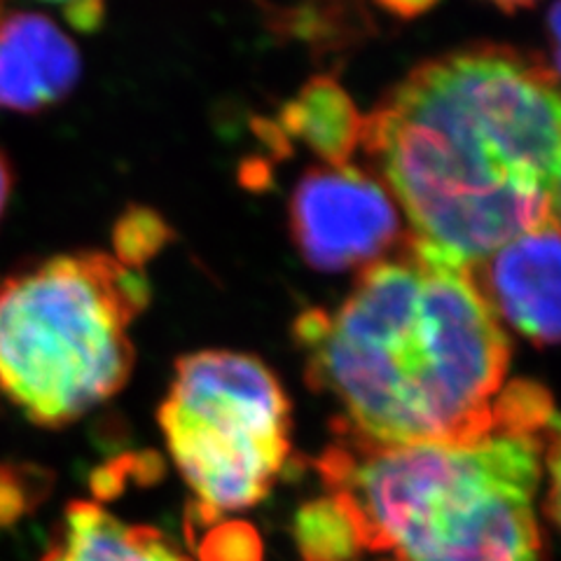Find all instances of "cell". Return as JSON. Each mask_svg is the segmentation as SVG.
I'll return each mask as SVG.
<instances>
[{"label":"cell","instance_id":"cell-1","mask_svg":"<svg viewBox=\"0 0 561 561\" xmlns=\"http://www.w3.org/2000/svg\"><path fill=\"white\" fill-rule=\"evenodd\" d=\"M559 94L546 61L476 45L416 66L365 117L360 148L410 249L472 272L559 222Z\"/></svg>","mask_w":561,"mask_h":561},{"label":"cell","instance_id":"cell-2","mask_svg":"<svg viewBox=\"0 0 561 561\" xmlns=\"http://www.w3.org/2000/svg\"><path fill=\"white\" fill-rule=\"evenodd\" d=\"M307 381L335 402L340 437L383 445H461L494 426L511 342L468 270L416 255L360 270L337 311L295 323Z\"/></svg>","mask_w":561,"mask_h":561},{"label":"cell","instance_id":"cell-3","mask_svg":"<svg viewBox=\"0 0 561 561\" xmlns=\"http://www.w3.org/2000/svg\"><path fill=\"white\" fill-rule=\"evenodd\" d=\"M557 424L494 419L480 440L383 447L340 437L319 461L356 552L386 561H548L557 519Z\"/></svg>","mask_w":561,"mask_h":561},{"label":"cell","instance_id":"cell-4","mask_svg":"<svg viewBox=\"0 0 561 561\" xmlns=\"http://www.w3.org/2000/svg\"><path fill=\"white\" fill-rule=\"evenodd\" d=\"M150 286L115 255L82 251L0 280V400L45 428L73 424L127 383L129 328Z\"/></svg>","mask_w":561,"mask_h":561},{"label":"cell","instance_id":"cell-5","mask_svg":"<svg viewBox=\"0 0 561 561\" xmlns=\"http://www.w3.org/2000/svg\"><path fill=\"white\" fill-rule=\"evenodd\" d=\"M160 424L206 524L265 499L290 454L288 396L265 363L232 351L175 363Z\"/></svg>","mask_w":561,"mask_h":561},{"label":"cell","instance_id":"cell-6","mask_svg":"<svg viewBox=\"0 0 561 561\" xmlns=\"http://www.w3.org/2000/svg\"><path fill=\"white\" fill-rule=\"evenodd\" d=\"M290 232L321 272L367 267L402 243L400 210L377 175L358 167H316L290 199Z\"/></svg>","mask_w":561,"mask_h":561},{"label":"cell","instance_id":"cell-7","mask_svg":"<svg viewBox=\"0 0 561 561\" xmlns=\"http://www.w3.org/2000/svg\"><path fill=\"white\" fill-rule=\"evenodd\" d=\"M499 321L536 346L559 337V222L501 245L470 272Z\"/></svg>","mask_w":561,"mask_h":561},{"label":"cell","instance_id":"cell-8","mask_svg":"<svg viewBox=\"0 0 561 561\" xmlns=\"http://www.w3.org/2000/svg\"><path fill=\"white\" fill-rule=\"evenodd\" d=\"M80 73L78 45L49 16L0 12V111H47L76 90Z\"/></svg>","mask_w":561,"mask_h":561},{"label":"cell","instance_id":"cell-9","mask_svg":"<svg viewBox=\"0 0 561 561\" xmlns=\"http://www.w3.org/2000/svg\"><path fill=\"white\" fill-rule=\"evenodd\" d=\"M41 561H190L152 526L127 524L96 503L76 501Z\"/></svg>","mask_w":561,"mask_h":561},{"label":"cell","instance_id":"cell-10","mask_svg":"<svg viewBox=\"0 0 561 561\" xmlns=\"http://www.w3.org/2000/svg\"><path fill=\"white\" fill-rule=\"evenodd\" d=\"M363 122L365 117L342 84L325 76L309 80L278 115L280 134L300 138L325 167L351 164L360 148Z\"/></svg>","mask_w":561,"mask_h":561},{"label":"cell","instance_id":"cell-11","mask_svg":"<svg viewBox=\"0 0 561 561\" xmlns=\"http://www.w3.org/2000/svg\"><path fill=\"white\" fill-rule=\"evenodd\" d=\"M297 538L307 561H346L356 557L354 536L330 499L305 507L297 519Z\"/></svg>","mask_w":561,"mask_h":561},{"label":"cell","instance_id":"cell-12","mask_svg":"<svg viewBox=\"0 0 561 561\" xmlns=\"http://www.w3.org/2000/svg\"><path fill=\"white\" fill-rule=\"evenodd\" d=\"M115 257L138 270L169 241V225L150 208H129L115 225Z\"/></svg>","mask_w":561,"mask_h":561},{"label":"cell","instance_id":"cell-13","mask_svg":"<svg viewBox=\"0 0 561 561\" xmlns=\"http://www.w3.org/2000/svg\"><path fill=\"white\" fill-rule=\"evenodd\" d=\"M204 561H260L262 546L257 534L241 522L218 524L204 538Z\"/></svg>","mask_w":561,"mask_h":561},{"label":"cell","instance_id":"cell-14","mask_svg":"<svg viewBox=\"0 0 561 561\" xmlns=\"http://www.w3.org/2000/svg\"><path fill=\"white\" fill-rule=\"evenodd\" d=\"M26 491L20 470L0 466V524H8L24 513L28 505Z\"/></svg>","mask_w":561,"mask_h":561},{"label":"cell","instance_id":"cell-15","mask_svg":"<svg viewBox=\"0 0 561 561\" xmlns=\"http://www.w3.org/2000/svg\"><path fill=\"white\" fill-rule=\"evenodd\" d=\"M61 5L68 22L80 31H94L103 22V0H43Z\"/></svg>","mask_w":561,"mask_h":561},{"label":"cell","instance_id":"cell-16","mask_svg":"<svg viewBox=\"0 0 561 561\" xmlns=\"http://www.w3.org/2000/svg\"><path fill=\"white\" fill-rule=\"evenodd\" d=\"M375 3L386 12L400 16V20H414V16L428 12L437 0H375Z\"/></svg>","mask_w":561,"mask_h":561},{"label":"cell","instance_id":"cell-17","mask_svg":"<svg viewBox=\"0 0 561 561\" xmlns=\"http://www.w3.org/2000/svg\"><path fill=\"white\" fill-rule=\"evenodd\" d=\"M12 185H14L12 167L8 162L5 152L0 150V220H3V214L8 208V202H10V195H12Z\"/></svg>","mask_w":561,"mask_h":561},{"label":"cell","instance_id":"cell-18","mask_svg":"<svg viewBox=\"0 0 561 561\" xmlns=\"http://www.w3.org/2000/svg\"><path fill=\"white\" fill-rule=\"evenodd\" d=\"M491 5L501 8L503 12H517V10H524V8H531L536 5L538 0H489Z\"/></svg>","mask_w":561,"mask_h":561}]
</instances>
